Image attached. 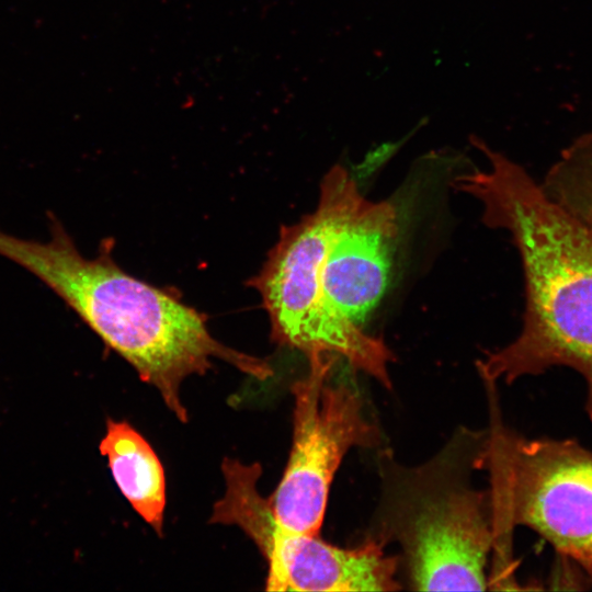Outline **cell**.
Instances as JSON below:
<instances>
[{"label": "cell", "instance_id": "1", "mask_svg": "<svg viewBox=\"0 0 592 592\" xmlns=\"http://www.w3.org/2000/svg\"><path fill=\"white\" fill-rule=\"evenodd\" d=\"M470 141L490 169L456 177L454 187L481 203L487 226L511 234L526 297L521 333L479 361V373L483 380L511 384L555 366L572 368L584 380V410L592 421V232L521 166L476 136Z\"/></svg>", "mask_w": 592, "mask_h": 592}, {"label": "cell", "instance_id": "2", "mask_svg": "<svg viewBox=\"0 0 592 592\" xmlns=\"http://www.w3.org/2000/svg\"><path fill=\"white\" fill-rule=\"evenodd\" d=\"M488 446L489 430L460 426L419 465L379 451V497L367 537L399 548V577L410 589H487L494 509L491 491L476 488L473 475L485 469Z\"/></svg>", "mask_w": 592, "mask_h": 592}, {"label": "cell", "instance_id": "3", "mask_svg": "<svg viewBox=\"0 0 592 592\" xmlns=\"http://www.w3.org/2000/svg\"><path fill=\"white\" fill-rule=\"evenodd\" d=\"M363 197L348 170L332 167L321 182L315 212L282 226L278 241L250 285L262 297L278 344L299 350L308 360L343 358L390 389L394 353L383 339L332 312L322 289L332 240Z\"/></svg>", "mask_w": 592, "mask_h": 592}, {"label": "cell", "instance_id": "4", "mask_svg": "<svg viewBox=\"0 0 592 592\" xmlns=\"http://www.w3.org/2000/svg\"><path fill=\"white\" fill-rule=\"evenodd\" d=\"M485 469L491 474L496 544L515 526L540 535L592 583V451L572 439H528L492 412Z\"/></svg>", "mask_w": 592, "mask_h": 592}, {"label": "cell", "instance_id": "5", "mask_svg": "<svg viewBox=\"0 0 592 592\" xmlns=\"http://www.w3.org/2000/svg\"><path fill=\"white\" fill-rule=\"evenodd\" d=\"M338 360H308L307 374L292 385V447L281 480L269 497L281 525L308 535H319L329 490L346 453L353 447H377L383 441L357 392L331 382Z\"/></svg>", "mask_w": 592, "mask_h": 592}, {"label": "cell", "instance_id": "6", "mask_svg": "<svg viewBox=\"0 0 592 592\" xmlns=\"http://www.w3.org/2000/svg\"><path fill=\"white\" fill-rule=\"evenodd\" d=\"M398 235V215L389 202L363 197L328 251L322 289L327 306L358 326L383 297Z\"/></svg>", "mask_w": 592, "mask_h": 592}, {"label": "cell", "instance_id": "7", "mask_svg": "<svg viewBox=\"0 0 592 592\" xmlns=\"http://www.w3.org/2000/svg\"><path fill=\"white\" fill-rule=\"evenodd\" d=\"M113 479L132 508L158 534H162L166 476L162 464L146 439L126 421L107 419L100 441Z\"/></svg>", "mask_w": 592, "mask_h": 592}, {"label": "cell", "instance_id": "8", "mask_svg": "<svg viewBox=\"0 0 592 592\" xmlns=\"http://www.w3.org/2000/svg\"><path fill=\"white\" fill-rule=\"evenodd\" d=\"M539 185L548 198L592 232V129L561 151Z\"/></svg>", "mask_w": 592, "mask_h": 592}]
</instances>
